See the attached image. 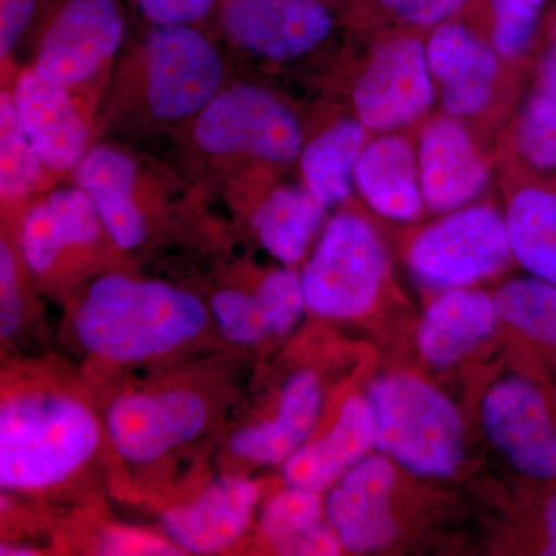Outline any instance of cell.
<instances>
[{
	"label": "cell",
	"instance_id": "6da1fadb",
	"mask_svg": "<svg viewBox=\"0 0 556 556\" xmlns=\"http://www.w3.org/2000/svg\"><path fill=\"white\" fill-rule=\"evenodd\" d=\"M206 324V308L190 292L118 274L94 281L73 316L80 346L116 364L169 354L199 338Z\"/></svg>",
	"mask_w": 556,
	"mask_h": 556
},
{
	"label": "cell",
	"instance_id": "7a4b0ae2",
	"mask_svg": "<svg viewBox=\"0 0 556 556\" xmlns=\"http://www.w3.org/2000/svg\"><path fill=\"white\" fill-rule=\"evenodd\" d=\"M100 444L97 417L78 399L21 391L0 407V485L50 489L89 463Z\"/></svg>",
	"mask_w": 556,
	"mask_h": 556
},
{
	"label": "cell",
	"instance_id": "3957f363",
	"mask_svg": "<svg viewBox=\"0 0 556 556\" xmlns=\"http://www.w3.org/2000/svg\"><path fill=\"white\" fill-rule=\"evenodd\" d=\"M375 416V448L408 473L447 479L466 457V430L459 409L444 393L417 376L387 375L369 383Z\"/></svg>",
	"mask_w": 556,
	"mask_h": 556
},
{
	"label": "cell",
	"instance_id": "277c9868",
	"mask_svg": "<svg viewBox=\"0 0 556 556\" xmlns=\"http://www.w3.org/2000/svg\"><path fill=\"white\" fill-rule=\"evenodd\" d=\"M388 273L387 251L368 219L342 212L329 219L302 274L311 313L336 320L367 316Z\"/></svg>",
	"mask_w": 556,
	"mask_h": 556
},
{
	"label": "cell",
	"instance_id": "5b68a950",
	"mask_svg": "<svg viewBox=\"0 0 556 556\" xmlns=\"http://www.w3.org/2000/svg\"><path fill=\"white\" fill-rule=\"evenodd\" d=\"M511 255L506 215L486 204L464 206L420 230L408 248V266L433 291L471 288L496 276Z\"/></svg>",
	"mask_w": 556,
	"mask_h": 556
},
{
	"label": "cell",
	"instance_id": "8992f818",
	"mask_svg": "<svg viewBox=\"0 0 556 556\" xmlns=\"http://www.w3.org/2000/svg\"><path fill=\"white\" fill-rule=\"evenodd\" d=\"M195 141L214 155L244 153L270 163H289L302 153L303 134L291 109L268 90L230 87L201 110Z\"/></svg>",
	"mask_w": 556,
	"mask_h": 556
},
{
	"label": "cell",
	"instance_id": "52a82bcc",
	"mask_svg": "<svg viewBox=\"0 0 556 556\" xmlns=\"http://www.w3.org/2000/svg\"><path fill=\"white\" fill-rule=\"evenodd\" d=\"M434 98L426 43L416 36H394L380 43L353 89L357 118L379 134L416 123Z\"/></svg>",
	"mask_w": 556,
	"mask_h": 556
},
{
	"label": "cell",
	"instance_id": "ba28073f",
	"mask_svg": "<svg viewBox=\"0 0 556 556\" xmlns=\"http://www.w3.org/2000/svg\"><path fill=\"white\" fill-rule=\"evenodd\" d=\"M146 50L148 101L159 118H188L217 97L222 61L195 28L155 24Z\"/></svg>",
	"mask_w": 556,
	"mask_h": 556
},
{
	"label": "cell",
	"instance_id": "9c48e42d",
	"mask_svg": "<svg viewBox=\"0 0 556 556\" xmlns=\"http://www.w3.org/2000/svg\"><path fill=\"white\" fill-rule=\"evenodd\" d=\"M207 405L195 391H142L116 397L105 424L113 447L131 464L159 460L199 437L207 422Z\"/></svg>",
	"mask_w": 556,
	"mask_h": 556
},
{
	"label": "cell",
	"instance_id": "30bf717a",
	"mask_svg": "<svg viewBox=\"0 0 556 556\" xmlns=\"http://www.w3.org/2000/svg\"><path fill=\"white\" fill-rule=\"evenodd\" d=\"M481 424L492 447L519 473L556 478V426L532 382L519 376L497 380L482 399Z\"/></svg>",
	"mask_w": 556,
	"mask_h": 556
},
{
	"label": "cell",
	"instance_id": "8fae6325",
	"mask_svg": "<svg viewBox=\"0 0 556 556\" xmlns=\"http://www.w3.org/2000/svg\"><path fill=\"white\" fill-rule=\"evenodd\" d=\"M115 0H65L39 42L35 72L61 87L90 79L123 39Z\"/></svg>",
	"mask_w": 556,
	"mask_h": 556
},
{
	"label": "cell",
	"instance_id": "7c38bea8",
	"mask_svg": "<svg viewBox=\"0 0 556 556\" xmlns=\"http://www.w3.org/2000/svg\"><path fill=\"white\" fill-rule=\"evenodd\" d=\"M230 42L257 56L291 61L320 46L334 28L327 0H222Z\"/></svg>",
	"mask_w": 556,
	"mask_h": 556
},
{
	"label": "cell",
	"instance_id": "4fadbf2b",
	"mask_svg": "<svg viewBox=\"0 0 556 556\" xmlns=\"http://www.w3.org/2000/svg\"><path fill=\"white\" fill-rule=\"evenodd\" d=\"M396 464L376 453L348 470L325 496V518L350 554H371L399 535L393 511Z\"/></svg>",
	"mask_w": 556,
	"mask_h": 556
},
{
	"label": "cell",
	"instance_id": "5bb4252c",
	"mask_svg": "<svg viewBox=\"0 0 556 556\" xmlns=\"http://www.w3.org/2000/svg\"><path fill=\"white\" fill-rule=\"evenodd\" d=\"M428 67L439 100L453 118H473L492 104L500 76V54L460 22H442L426 43Z\"/></svg>",
	"mask_w": 556,
	"mask_h": 556
},
{
	"label": "cell",
	"instance_id": "9a60e30c",
	"mask_svg": "<svg viewBox=\"0 0 556 556\" xmlns=\"http://www.w3.org/2000/svg\"><path fill=\"white\" fill-rule=\"evenodd\" d=\"M424 201L431 212L448 214L477 200L490 181L489 166L459 119L438 116L417 142Z\"/></svg>",
	"mask_w": 556,
	"mask_h": 556
},
{
	"label": "cell",
	"instance_id": "2e32d148",
	"mask_svg": "<svg viewBox=\"0 0 556 556\" xmlns=\"http://www.w3.org/2000/svg\"><path fill=\"white\" fill-rule=\"evenodd\" d=\"M260 486L243 478H219L189 504L163 514V526L179 551L215 555L232 547L254 517Z\"/></svg>",
	"mask_w": 556,
	"mask_h": 556
},
{
	"label": "cell",
	"instance_id": "e0dca14e",
	"mask_svg": "<svg viewBox=\"0 0 556 556\" xmlns=\"http://www.w3.org/2000/svg\"><path fill=\"white\" fill-rule=\"evenodd\" d=\"M375 441V416L368 397L351 394L331 428L285 460V481L289 486L325 492L369 455Z\"/></svg>",
	"mask_w": 556,
	"mask_h": 556
},
{
	"label": "cell",
	"instance_id": "ac0fdd59",
	"mask_svg": "<svg viewBox=\"0 0 556 556\" xmlns=\"http://www.w3.org/2000/svg\"><path fill=\"white\" fill-rule=\"evenodd\" d=\"M13 102L22 130L43 166L65 170L78 163L87 129L65 87L28 70L17 79Z\"/></svg>",
	"mask_w": 556,
	"mask_h": 556
},
{
	"label": "cell",
	"instance_id": "d6986e66",
	"mask_svg": "<svg viewBox=\"0 0 556 556\" xmlns=\"http://www.w3.org/2000/svg\"><path fill=\"white\" fill-rule=\"evenodd\" d=\"M211 308L223 336L230 342L255 345L287 334L306 308L302 277L288 268L273 270L254 292H218Z\"/></svg>",
	"mask_w": 556,
	"mask_h": 556
},
{
	"label": "cell",
	"instance_id": "ffe728a7",
	"mask_svg": "<svg viewBox=\"0 0 556 556\" xmlns=\"http://www.w3.org/2000/svg\"><path fill=\"white\" fill-rule=\"evenodd\" d=\"M493 295L471 288L439 292L417 328V348L430 367L448 369L470 356L495 332Z\"/></svg>",
	"mask_w": 556,
	"mask_h": 556
},
{
	"label": "cell",
	"instance_id": "44dd1931",
	"mask_svg": "<svg viewBox=\"0 0 556 556\" xmlns=\"http://www.w3.org/2000/svg\"><path fill=\"white\" fill-rule=\"evenodd\" d=\"M354 185L365 203L386 218L412 222L426 207L417 152L404 135L391 131L368 141L358 156Z\"/></svg>",
	"mask_w": 556,
	"mask_h": 556
},
{
	"label": "cell",
	"instance_id": "7402d4cb",
	"mask_svg": "<svg viewBox=\"0 0 556 556\" xmlns=\"http://www.w3.org/2000/svg\"><path fill=\"white\" fill-rule=\"evenodd\" d=\"M321 402L324 393L316 372H295L281 390L276 415L240 428L230 438V450L233 455L263 466L285 463L305 444L320 415Z\"/></svg>",
	"mask_w": 556,
	"mask_h": 556
},
{
	"label": "cell",
	"instance_id": "603a6c76",
	"mask_svg": "<svg viewBox=\"0 0 556 556\" xmlns=\"http://www.w3.org/2000/svg\"><path fill=\"white\" fill-rule=\"evenodd\" d=\"M100 212L83 189H61L28 212L21 229V251L27 268L46 273L62 251L97 241Z\"/></svg>",
	"mask_w": 556,
	"mask_h": 556
},
{
	"label": "cell",
	"instance_id": "cb8c5ba5",
	"mask_svg": "<svg viewBox=\"0 0 556 556\" xmlns=\"http://www.w3.org/2000/svg\"><path fill=\"white\" fill-rule=\"evenodd\" d=\"M79 188L89 193L113 243L134 249L146 239V219L135 201L134 161L112 148L91 150L78 167Z\"/></svg>",
	"mask_w": 556,
	"mask_h": 556
},
{
	"label": "cell",
	"instance_id": "d4e9b609",
	"mask_svg": "<svg viewBox=\"0 0 556 556\" xmlns=\"http://www.w3.org/2000/svg\"><path fill=\"white\" fill-rule=\"evenodd\" d=\"M260 529L280 555L328 556L343 551L325 518V501L313 490L289 486L270 497L260 517Z\"/></svg>",
	"mask_w": 556,
	"mask_h": 556
},
{
	"label": "cell",
	"instance_id": "484cf974",
	"mask_svg": "<svg viewBox=\"0 0 556 556\" xmlns=\"http://www.w3.org/2000/svg\"><path fill=\"white\" fill-rule=\"evenodd\" d=\"M327 208L306 186L273 190L254 215L260 243L278 262L295 265L324 225Z\"/></svg>",
	"mask_w": 556,
	"mask_h": 556
},
{
	"label": "cell",
	"instance_id": "4316f807",
	"mask_svg": "<svg viewBox=\"0 0 556 556\" xmlns=\"http://www.w3.org/2000/svg\"><path fill=\"white\" fill-rule=\"evenodd\" d=\"M361 119H342L302 150L300 170L306 188L327 207L350 199L358 156L367 144Z\"/></svg>",
	"mask_w": 556,
	"mask_h": 556
},
{
	"label": "cell",
	"instance_id": "83f0119b",
	"mask_svg": "<svg viewBox=\"0 0 556 556\" xmlns=\"http://www.w3.org/2000/svg\"><path fill=\"white\" fill-rule=\"evenodd\" d=\"M511 255L530 274L556 285V193L525 188L507 204Z\"/></svg>",
	"mask_w": 556,
	"mask_h": 556
},
{
	"label": "cell",
	"instance_id": "f1b7e54d",
	"mask_svg": "<svg viewBox=\"0 0 556 556\" xmlns=\"http://www.w3.org/2000/svg\"><path fill=\"white\" fill-rule=\"evenodd\" d=\"M500 320L556 350V285L535 276L514 278L493 294Z\"/></svg>",
	"mask_w": 556,
	"mask_h": 556
},
{
	"label": "cell",
	"instance_id": "f546056e",
	"mask_svg": "<svg viewBox=\"0 0 556 556\" xmlns=\"http://www.w3.org/2000/svg\"><path fill=\"white\" fill-rule=\"evenodd\" d=\"M40 160L22 130L13 98L0 94V190L3 199H20L39 179Z\"/></svg>",
	"mask_w": 556,
	"mask_h": 556
},
{
	"label": "cell",
	"instance_id": "4dcf8cb0",
	"mask_svg": "<svg viewBox=\"0 0 556 556\" xmlns=\"http://www.w3.org/2000/svg\"><path fill=\"white\" fill-rule=\"evenodd\" d=\"M518 155L532 169L556 170V100L548 94H533L515 127Z\"/></svg>",
	"mask_w": 556,
	"mask_h": 556
},
{
	"label": "cell",
	"instance_id": "1f68e13d",
	"mask_svg": "<svg viewBox=\"0 0 556 556\" xmlns=\"http://www.w3.org/2000/svg\"><path fill=\"white\" fill-rule=\"evenodd\" d=\"M493 49L501 58L517 60L535 38L546 0H489Z\"/></svg>",
	"mask_w": 556,
	"mask_h": 556
},
{
	"label": "cell",
	"instance_id": "d6a6232c",
	"mask_svg": "<svg viewBox=\"0 0 556 556\" xmlns=\"http://www.w3.org/2000/svg\"><path fill=\"white\" fill-rule=\"evenodd\" d=\"M467 0H378L379 9L393 20L417 28H434L450 21Z\"/></svg>",
	"mask_w": 556,
	"mask_h": 556
},
{
	"label": "cell",
	"instance_id": "836d02e7",
	"mask_svg": "<svg viewBox=\"0 0 556 556\" xmlns=\"http://www.w3.org/2000/svg\"><path fill=\"white\" fill-rule=\"evenodd\" d=\"M24 309L16 260L5 241L0 243V338H13L20 331Z\"/></svg>",
	"mask_w": 556,
	"mask_h": 556
},
{
	"label": "cell",
	"instance_id": "e575fe53",
	"mask_svg": "<svg viewBox=\"0 0 556 556\" xmlns=\"http://www.w3.org/2000/svg\"><path fill=\"white\" fill-rule=\"evenodd\" d=\"M137 3L153 24L192 25L211 13L215 0H137Z\"/></svg>",
	"mask_w": 556,
	"mask_h": 556
},
{
	"label": "cell",
	"instance_id": "d590c367",
	"mask_svg": "<svg viewBox=\"0 0 556 556\" xmlns=\"http://www.w3.org/2000/svg\"><path fill=\"white\" fill-rule=\"evenodd\" d=\"M102 554L108 555H178L181 551L174 543H164L156 538L135 533L130 530H113L102 538Z\"/></svg>",
	"mask_w": 556,
	"mask_h": 556
},
{
	"label": "cell",
	"instance_id": "8d00e7d4",
	"mask_svg": "<svg viewBox=\"0 0 556 556\" xmlns=\"http://www.w3.org/2000/svg\"><path fill=\"white\" fill-rule=\"evenodd\" d=\"M36 0H0V54L9 56L27 30Z\"/></svg>",
	"mask_w": 556,
	"mask_h": 556
},
{
	"label": "cell",
	"instance_id": "74e56055",
	"mask_svg": "<svg viewBox=\"0 0 556 556\" xmlns=\"http://www.w3.org/2000/svg\"><path fill=\"white\" fill-rule=\"evenodd\" d=\"M540 84L543 93L556 100V21L552 28L551 46L540 68Z\"/></svg>",
	"mask_w": 556,
	"mask_h": 556
},
{
	"label": "cell",
	"instance_id": "f35d334b",
	"mask_svg": "<svg viewBox=\"0 0 556 556\" xmlns=\"http://www.w3.org/2000/svg\"><path fill=\"white\" fill-rule=\"evenodd\" d=\"M544 527H546V543L543 555L556 556V493L547 501L544 508Z\"/></svg>",
	"mask_w": 556,
	"mask_h": 556
},
{
	"label": "cell",
	"instance_id": "ab89813d",
	"mask_svg": "<svg viewBox=\"0 0 556 556\" xmlns=\"http://www.w3.org/2000/svg\"><path fill=\"white\" fill-rule=\"evenodd\" d=\"M0 555L2 556H30L36 555V552L31 547L20 546V544H7L0 548Z\"/></svg>",
	"mask_w": 556,
	"mask_h": 556
}]
</instances>
